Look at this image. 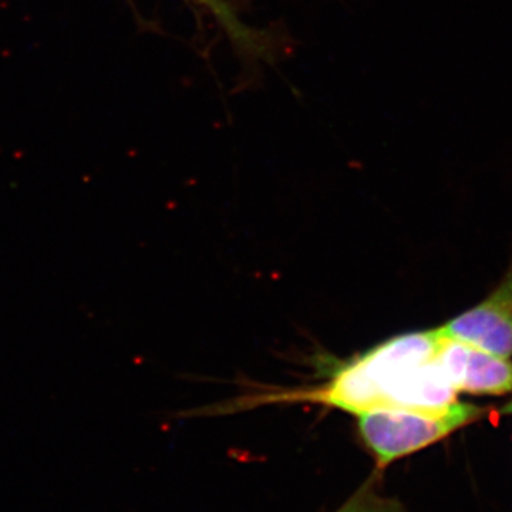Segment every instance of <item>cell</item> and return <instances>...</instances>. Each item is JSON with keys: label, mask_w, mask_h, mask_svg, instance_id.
I'll return each mask as SVG.
<instances>
[{"label": "cell", "mask_w": 512, "mask_h": 512, "mask_svg": "<svg viewBox=\"0 0 512 512\" xmlns=\"http://www.w3.org/2000/svg\"><path fill=\"white\" fill-rule=\"evenodd\" d=\"M439 329L404 333L339 366L306 399L362 413L375 407L439 410L457 402L439 362Z\"/></svg>", "instance_id": "cell-1"}, {"label": "cell", "mask_w": 512, "mask_h": 512, "mask_svg": "<svg viewBox=\"0 0 512 512\" xmlns=\"http://www.w3.org/2000/svg\"><path fill=\"white\" fill-rule=\"evenodd\" d=\"M484 413V407L458 400L439 410L375 407L356 414L357 430L377 467L384 468L447 439Z\"/></svg>", "instance_id": "cell-2"}, {"label": "cell", "mask_w": 512, "mask_h": 512, "mask_svg": "<svg viewBox=\"0 0 512 512\" xmlns=\"http://www.w3.org/2000/svg\"><path fill=\"white\" fill-rule=\"evenodd\" d=\"M447 338L471 343L495 355L512 356V261L483 302L441 326Z\"/></svg>", "instance_id": "cell-3"}, {"label": "cell", "mask_w": 512, "mask_h": 512, "mask_svg": "<svg viewBox=\"0 0 512 512\" xmlns=\"http://www.w3.org/2000/svg\"><path fill=\"white\" fill-rule=\"evenodd\" d=\"M439 362L457 393L490 396L512 393L511 357L495 355L471 343L447 338L443 333Z\"/></svg>", "instance_id": "cell-4"}, {"label": "cell", "mask_w": 512, "mask_h": 512, "mask_svg": "<svg viewBox=\"0 0 512 512\" xmlns=\"http://www.w3.org/2000/svg\"><path fill=\"white\" fill-rule=\"evenodd\" d=\"M197 2L207 8L208 12L218 20L231 42L237 45L242 52L264 53L265 47L261 42V36L249 29L238 18L235 10L228 5L227 0H197Z\"/></svg>", "instance_id": "cell-5"}, {"label": "cell", "mask_w": 512, "mask_h": 512, "mask_svg": "<svg viewBox=\"0 0 512 512\" xmlns=\"http://www.w3.org/2000/svg\"><path fill=\"white\" fill-rule=\"evenodd\" d=\"M504 412L512 414V402L508 403L507 406H505Z\"/></svg>", "instance_id": "cell-6"}]
</instances>
